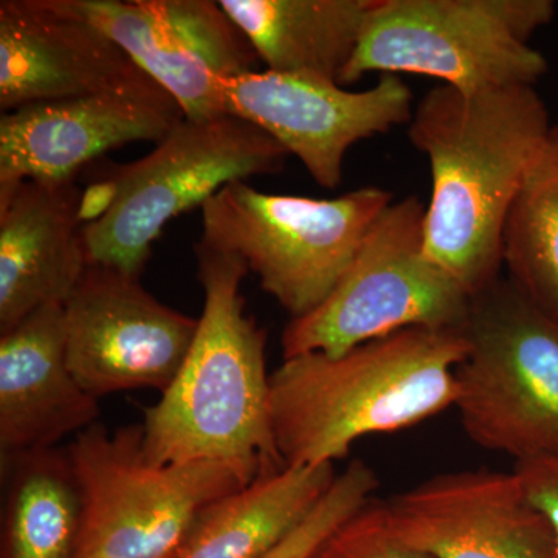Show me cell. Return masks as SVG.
I'll return each mask as SVG.
<instances>
[{"mask_svg": "<svg viewBox=\"0 0 558 558\" xmlns=\"http://www.w3.org/2000/svg\"><path fill=\"white\" fill-rule=\"evenodd\" d=\"M513 472L553 526L558 554V453L515 462Z\"/></svg>", "mask_w": 558, "mask_h": 558, "instance_id": "cell-25", "label": "cell"}, {"mask_svg": "<svg viewBox=\"0 0 558 558\" xmlns=\"http://www.w3.org/2000/svg\"><path fill=\"white\" fill-rule=\"evenodd\" d=\"M289 153L240 117L180 121L148 156L121 167L106 207L83 226L87 260L142 277L170 220L204 207L223 186L284 168Z\"/></svg>", "mask_w": 558, "mask_h": 558, "instance_id": "cell-5", "label": "cell"}, {"mask_svg": "<svg viewBox=\"0 0 558 558\" xmlns=\"http://www.w3.org/2000/svg\"><path fill=\"white\" fill-rule=\"evenodd\" d=\"M337 478L333 464L286 468L202 510L175 558H264L317 508Z\"/></svg>", "mask_w": 558, "mask_h": 558, "instance_id": "cell-18", "label": "cell"}, {"mask_svg": "<svg viewBox=\"0 0 558 558\" xmlns=\"http://www.w3.org/2000/svg\"><path fill=\"white\" fill-rule=\"evenodd\" d=\"M204 310L170 388L145 409L143 449L163 465L215 462L242 486L288 468L275 442L266 329L245 314L240 256L194 245Z\"/></svg>", "mask_w": 558, "mask_h": 558, "instance_id": "cell-2", "label": "cell"}, {"mask_svg": "<svg viewBox=\"0 0 558 558\" xmlns=\"http://www.w3.org/2000/svg\"><path fill=\"white\" fill-rule=\"evenodd\" d=\"M143 9L174 32L218 78L252 72L259 60L252 44L219 2L140 0Z\"/></svg>", "mask_w": 558, "mask_h": 558, "instance_id": "cell-22", "label": "cell"}, {"mask_svg": "<svg viewBox=\"0 0 558 558\" xmlns=\"http://www.w3.org/2000/svg\"><path fill=\"white\" fill-rule=\"evenodd\" d=\"M53 9L100 28L191 121L223 116L218 76L140 0H49Z\"/></svg>", "mask_w": 558, "mask_h": 558, "instance_id": "cell-19", "label": "cell"}, {"mask_svg": "<svg viewBox=\"0 0 558 558\" xmlns=\"http://www.w3.org/2000/svg\"><path fill=\"white\" fill-rule=\"evenodd\" d=\"M374 0H220L267 70L340 84Z\"/></svg>", "mask_w": 558, "mask_h": 558, "instance_id": "cell-17", "label": "cell"}, {"mask_svg": "<svg viewBox=\"0 0 558 558\" xmlns=\"http://www.w3.org/2000/svg\"><path fill=\"white\" fill-rule=\"evenodd\" d=\"M377 487L379 478L376 472L366 462L355 459L337 475L306 521L264 558H310L333 529L373 498Z\"/></svg>", "mask_w": 558, "mask_h": 558, "instance_id": "cell-23", "label": "cell"}, {"mask_svg": "<svg viewBox=\"0 0 558 558\" xmlns=\"http://www.w3.org/2000/svg\"><path fill=\"white\" fill-rule=\"evenodd\" d=\"M553 128L534 86L439 84L413 110L409 138L432 172L425 248L472 299L499 278L510 205Z\"/></svg>", "mask_w": 558, "mask_h": 558, "instance_id": "cell-1", "label": "cell"}, {"mask_svg": "<svg viewBox=\"0 0 558 558\" xmlns=\"http://www.w3.org/2000/svg\"><path fill=\"white\" fill-rule=\"evenodd\" d=\"M185 120L174 101L97 95L38 102L0 119V211L22 183L73 182L102 154L135 142L160 143Z\"/></svg>", "mask_w": 558, "mask_h": 558, "instance_id": "cell-14", "label": "cell"}, {"mask_svg": "<svg viewBox=\"0 0 558 558\" xmlns=\"http://www.w3.org/2000/svg\"><path fill=\"white\" fill-rule=\"evenodd\" d=\"M68 451L83 498L75 558H175L202 510L244 487L215 462L149 461L140 424L97 422Z\"/></svg>", "mask_w": 558, "mask_h": 558, "instance_id": "cell-9", "label": "cell"}, {"mask_svg": "<svg viewBox=\"0 0 558 558\" xmlns=\"http://www.w3.org/2000/svg\"><path fill=\"white\" fill-rule=\"evenodd\" d=\"M97 95L174 101L89 22L53 9L49 0L0 2L3 112Z\"/></svg>", "mask_w": 558, "mask_h": 558, "instance_id": "cell-13", "label": "cell"}, {"mask_svg": "<svg viewBox=\"0 0 558 558\" xmlns=\"http://www.w3.org/2000/svg\"><path fill=\"white\" fill-rule=\"evenodd\" d=\"M427 205L416 196L395 201L377 219L328 299L290 318L282 359L330 357L410 328L462 330L472 296L440 269L425 248Z\"/></svg>", "mask_w": 558, "mask_h": 558, "instance_id": "cell-7", "label": "cell"}, {"mask_svg": "<svg viewBox=\"0 0 558 558\" xmlns=\"http://www.w3.org/2000/svg\"><path fill=\"white\" fill-rule=\"evenodd\" d=\"M73 182L22 183L0 211V336L62 304L89 267Z\"/></svg>", "mask_w": 558, "mask_h": 558, "instance_id": "cell-16", "label": "cell"}, {"mask_svg": "<svg viewBox=\"0 0 558 558\" xmlns=\"http://www.w3.org/2000/svg\"><path fill=\"white\" fill-rule=\"evenodd\" d=\"M7 470L5 558H75L83 498L68 450L2 459Z\"/></svg>", "mask_w": 558, "mask_h": 558, "instance_id": "cell-20", "label": "cell"}, {"mask_svg": "<svg viewBox=\"0 0 558 558\" xmlns=\"http://www.w3.org/2000/svg\"><path fill=\"white\" fill-rule=\"evenodd\" d=\"M457 409L476 446L515 459L558 453V322L509 278L473 296Z\"/></svg>", "mask_w": 558, "mask_h": 558, "instance_id": "cell-8", "label": "cell"}, {"mask_svg": "<svg viewBox=\"0 0 558 558\" xmlns=\"http://www.w3.org/2000/svg\"><path fill=\"white\" fill-rule=\"evenodd\" d=\"M462 330L410 328L343 354L282 359L270 373L275 442L288 468L333 464L359 439L413 427L457 405Z\"/></svg>", "mask_w": 558, "mask_h": 558, "instance_id": "cell-3", "label": "cell"}, {"mask_svg": "<svg viewBox=\"0 0 558 558\" xmlns=\"http://www.w3.org/2000/svg\"><path fill=\"white\" fill-rule=\"evenodd\" d=\"M100 407L69 368L64 306L43 307L0 336L2 459L54 449L97 424Z\"/></svg>", "mask_w": 558, "mask_h": 558, "instance_id": "cell-15", "label": "cell"}, {"mask_svg": "<svg viewBox=\"0 0 558 558\" xmlns=\"http://www.w3.org/2000/svg\"><path fill=\"white\" fill-rule=\"evenodd\" d=\"M501 253L510 281L558 322V126L510 205Z\"/></svg>", "mask_w": 558, "mask_h": 558, "instance_id": "cell-21", "label": "cell"}, {"mask_svg": "<svg viewBox=\"0 0 558 558\" xmlns=\"http://www.w3.org/2000/svg\"><path fill=\"white\" fill-rule=\"evenodd\" d=\"M554 16L553 0H374L340 86L377 72L464 92L535 87L548 61L531 39Z\"/></svg>", "mask_w": 558, "mask_h": 558, "instance_id": "cell-4", "label": "cell"}, {"mask_svg": "<svg viewBox=\"0 0 558 558\" xmlns=\"http://www.w3.org/2000/svg\"><path fill=\"white\" fill-rule=\"evenodd\" d=\"M392 202L395 194L377 186L311 199L240 180L205 202L201 242L244 259L264 292L300 318L328 299Z\"/></svg>", "mask_w": 558, "mask_h": 558, "instance_id": "cell-6", "label": "cell"}, {"mask_svg": "<svg viewBox=\"0 0 558 558\" xmlns=\"http://www.w3.org/2000/svg\"><path fill=\"white\" fill-rule=\"evenodd\" d=\"M310 558H432L400 542L388 526L385 502L371 498L319 543Z\"/></svg>", "mask_w": 558, "mask_h": 558, "instance_id": "cell-24", "label": "cell"}, {"mask_svg": "<svg viewBox=\"0 0 558 558\" xmlns=\"http://www.w3.org/2000/svg\"><path fill=\"white\" fill-rule=\"evenodd\" d=\"M384 502L392 534L432 558H558L553 526L513 470L444 473Z\"/></svg>", "mask_w": 558, "mask_h": 558, "instance_id": "cell-12", "label": "cell"}, {"mask_svg": "<svg viewBox=\"0 0 558 558\" xmlns=\"http://www.w3.org/2000/svg\"><path fill=\"white\" fill-rule=\"evenodd\" d=\"M219 92L226 113L267 132L328 190L343 180L352 146L410 123L414 110L413 92L399 75L352 92L317 76L252 70L220 80Z\"/></svg>", "mask_w": 558, "mask_h": 558, "instance_id": "cell-11", "label": "cell"}, {"mask_svg": "<svg viewBox=\"0 0 558 558\" xmlns=\"http://www.w3.org/2000/svg\"><path fill=\"white\" fill-rule=\"evenodd\" d=\"M69 368L94 398L163 395L196 337L199 318L150 295L140 278L89 264L64 303Z\"/></svg>", "mask_w": 558, "mask_h": 558, "instance_id": "cell-10", "label": "cell"}]
</instances>
